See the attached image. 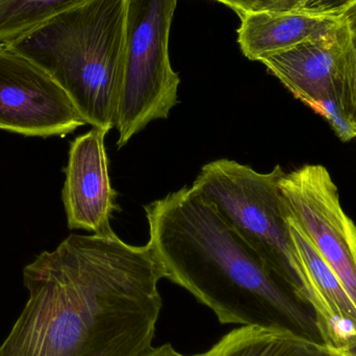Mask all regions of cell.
<instances>
[{
  "instance_id": "30bf717a",
  "label": "cell",
  "mask_w": 356,
  "mask_h": 356,
  "mask_svg": "<svg viewBox=\"0 0 356 356\" xmlns=\"http://www.w3.org/2000/svg\"><path fill=\"white\" fill-rule=\"evenodd\" d=\"M240 19L238 45L247 58L257 62L305 42L324 37L343 23L339 12L314 8L259 13Z\"/></svg>"
},
{
  "instance_id": "9c48e42d",
  "label": "cell",
  "mask_w": 356,
  "mask_h": 356,
  "mask_svg": "<svg viewBox=\"0 0 356 356\" xmlns=\"http://www.w3.org/2000/svg\"><path fill=\"white\" fill-rule=\"evenodd\" d=\"M106 134L93 127L71 143L62 193L70 229L87 230L100 236L114 232L111 218L119 207L117 192L108 177Z\"/></svg>"
},
{
  "instance_id": "e0dca14e",
  "label": "cell",
  "mask_w": 356,
  "mask_h": 356,
  "mask_svg": "<svg viewBox=\"0 0 356 356\" xmlns=\"http://www.w3.org/2000/svg\"><path fill=\"white\" fill-rule=\"evenodd\" d=\"M353 0H311L309 8L327 12H339L343 6Z\"/></svg>"
},
{
  "instance_id": "8992f818",
  "label": "cell",
  "mask_w": 356,
  "mask_h": 356,
  "mask_svg": "<svg viewBox=\"0 0 356 356\" xmlns=\"http://www.w3.org/2000/svg\"><path fill=\"white\" fill-rule=\"evenodd\" d=\"M259 62L295 98L321 115L341 141L356 139V127L348 118L353 63L344 22L324 37Z\"/></svg>"
},
{
  "instance_id": "5bb4252c",
  "label": "cell",
  "mask_w": 356,
  "mask_h": 356,
  "mask_svg": "<svg viewBox=\"0 0 356 356\" xmlns=\"http://www.w3.org/2000/svg\"><path fill=\"white\" fill-rule=\"evenodd\" d=\"M234 10L240 18L246 15L268 12H288L309 8L311 0H213Z\"/></svg>"
},
{
  "instance_id": "7c38bea8",
  "label": "cell",
  "mask_w": 356,
  "mask_h": 356,
  "mask_svg": "<svg viewBox=\"0 0 356 356\" xmlns=\"http://www.w3.org/2000/svg\"><path fill=\"white\" fill-rule=\"evenodd\" d=\"M198 356H332L321 343L292 332L240 326Z\"/></svg>"
},
{
  "instance_id": "ba28073f",
  "label": "cell",
  "mask_w": 356,
  "mask_h": 356,
  "mask_svg": "<svg viewBox=\"0 0 356 356\" xmlns=\"http://www.w3.org/2000/svg\"><path fill=\"white\" fill-rule=\"evenodd\" d=\"M85 124L68 94L45 70L10 46L0 47V129L47 138Z\"/></svg>"
},
{
  "instance_id": "2e32d148",
  "label": "cell",
  "mask_w": 356,
  "mask_h": 356,
  "mask_svg": "<svg viewBox=\"0 0 356 356\" xmlns=\"http://www.w3.org/2000/svg\"><path fill=\"white\" fill-rule=\"evenodd\" d=\"M330 350L332 356H356V332L347 337L340 346Z\"/></svg>"
},
{
  "instance_id": "8fae6325",
  "label": "cell",
  "mask_w": 356,
  "mask_h": 356,
  "mask_svg": "<svg viewBox=\"0 0 356 356\" xmlns=\"http://www.w3.org/2000/svg\"><path fill=\"white\" fill-rule=\"evenodd\" d=\"M291 236L309 278L311 307L317 318L323 344L328 348L340 346L356 332V309L346 291L327 264L297 224L284 213Z\"/></svg>"
},
{
  "instance_id": "277c9868",
  "label": "cell",
  "mask_w": 356,
  "mask_h": 356,
  "mask_svg": "<svg viewBox=\"0 0 356 356\" xmlns=\"http://www.w3.org/2000/svg\"><path fill=\"white\" fill-rule=\"evenodd\" d=\"M284 175L280 165L271 172L259 173L223 159L204 165L192 188L216 205L269 269L311 307L309 278L280 203V181Z\"/></svg>"
},
{
  "instance_id": "3957f363",
  "label": "cell",
  "mask_w": 356,
  "mask_h": 356,
  "mask_svg": "<svg viewBox=\"0 0 356 356\" xmlns=\"http://www.w3.org/2000/svg\"><path fill=\"white\" fill-rule=\"evenodd\" d=\"M125 31L127 0H87L8 46L45 70L87 124L108 133L117 123Z\"/></svg>"
},
{
  "instance_id": "6da1fadb",
  "label": "cell",
  "mask_w": 356,
  "mask_h": 356,
  "mask_svg": "<svg viewBox=\"0 0 356 356\" xmlns=\"http://www.w3.org/2000/svg\"><path fill=\"white\" fill-rule=\"evenodd\" d=\"M163 278L149 243L70 234L23 269L29 300L0 356H148Z\"/></svg>"
},
{
  "instance_id": "ac0fdd59",
  "label": "cell",
  "mask_w": 356,
  "mask_h": 356,
  "mask_svg": "<svg viewBox=\"0 0 356 356\" xmlns=\"http://www.w3.org/2000/svg\"><path fill=\"white\" fill-rule=\"evenodd\" d=\"M148 356H198L197 355H186L184 353H179L177 349L173 347V345L167 344L162 345V346L156 347Z\"/></svg>"
},
{
  "instance_id": "7a4b0ae2",
  "label": "cell",
  "mask_w": 356,
  "mask_h": 356,
  "mask_svg": "<svg viewBox=\"0 0 356 356\" xmlns=\"http://www.w3.org/2000/svg\"><path fill=\"white\" fill-rule=\"evenodd\" d=\"M144 209L148 243L165 278L211 309L220 323L284 330L323 344L313 309L207 197L184 186Z\"/></svg>"
},
{
  "instance_id": "5b68a950",
  "label": "cell",
  "mask_w": 356,
  "mask_h": 356,
  "mask_svg": "<svg viewBox=\"0 0 356 356\" xmlns=\"http://www.w3.org/2000/svg\"><path fill=\"white\" fill-rule=\"evenodd\" d=\"M177 0H127L122 88L117 112L118 148L177 104L180 79L171 66L169 37Z\"/></svg>"
},
{
  "instance_id": "52a82bcc",
  "label": "cell",
  "mask_w": 356,
  "mask_h": 356,
  "mask_svg": "<svg viewBox=\"0 0 356 356\" xmlns=\"http://www.w3.org/2000/svg\"><path fill=\"white\" fill-rule=\"evenodd\" d=\"M282 211L332 270L356 309V225L322 165H305L280 181Z\"/></svg>"
},
{
  "instance_id": "4fadbf2b",
  "label": "cell",
  "mask_w": 356,
  "mask_h": 356,
  "mask_svg": "<svg viewBox=\"0 0 356 356\" xmlns=\"http://www.w3.org/2000/svg\"><path fill=\"white\" fill-rule=\"evenodd\" d=\"M87 0H0V47Z\"/></svg>"
},
{
  "instance_id": "9a60e30c",
  "label": "cell",
  "mask_w": 356,
  "mask_h": 356,
  "mask_svg": "<svg viewBox=\"0 0 356 356\" xmlns=\"http://www.w3.org/2000/svg\"><path fill=\"white\" fill-rule=\"evenodd\" d=\"M346 26L350 44L353 75H351L350 96H349L348 118L356 127V0L349 2L339 10Z\"/></svg>"
}]
</instances>
